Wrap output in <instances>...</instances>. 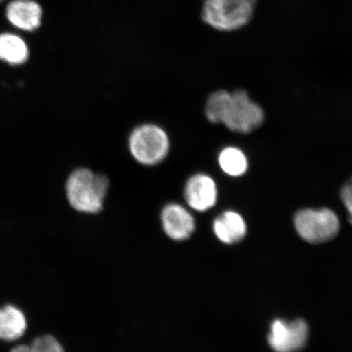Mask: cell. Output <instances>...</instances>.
I'll list each match as a JSON object with an SVG mask.
<instances>
[{"label":"cell","mask_w":352,"mask_h":352,"mask_svg":"<svg viewBox=\"0 0 352 352\" xmlns=\"http://www.w3.org/2000/svg\"><path fill=\"white\" fill-rule=\"evenodd\" d=\"M206 116L212 123H223L228 129L249 134L264 121L263 109L244 90H220L210 94L206 104Z\"/></svg>","instance_id":"obj_1"},{"label":"cell","mask_w":352,"mask_h":352,"mask_svg":"<svg viewBox=\"0 0 352 352\" xmlns=\"http://www.w3.org/2000/svg\"><path fill=\"white\" fill-rule=\"evenodd\" d=\"M109 182L104 175L88 169H78L66 183V195L70 206L79 212L96 214L102 210Z\"/></svg>","instance_id":"obj_2"},{"label":"cell","mask_w":352,"mask_h":352,"mask_svg":"<svg viewBox=\"0 0 352 352\" xmlns=\"http://www.w3.org/2000/svg\"><path fill=\"white\" fill-rule=\"evenodd\" d=\"M257 0H204L202 19L213 28L230 32L243 28L253 16Z\"/></svg>","instance_id":"obj_3"},{"label":"cell","mask_w":352,"mask_h":352,"mask_svg":"<svg viewBox=\"0 0 352 352\" xmlns=\"http://www.w3.org/2000/svg\"><path fill=\"white\" fill-rule=\"evenodd\" d=\"M294 223L299 236L311 244L333 239L340 228L337 214L329 208L298 210L294 215Z\"/></svg>","instance_id":"obj_4"},{"label":"cell","mask_w":352,"mask_h":352,"mask_svg":"<svg viewBox=\"0 0 352 352\" xmlns=\"http://www.w3.org/2000/svg\"><path fill=\"white\" fill-rule=\"evenodd\" d=\"M129 148L131 155L140 164L156 165L164 160L169 152L168 135L156 125L140 126L131 134Z\"/></svg>","instance_id":"obj_5"},{"label":"cell","mask_w":352,"mask_h":352,"mask_svg":"<svg viewBox=\"0 0 352 352\" xmlns=\"http://www.w3.org/2000/svg\"><path fill=\"white\" fill-rule=\"evenodd\" d=\"M309 328L305 320L272 321L267 341L275 352H298L307 344Z\"/></svg>","instance_id":"obj_6"},{"label":"cell","mask_w":352,"mask_h":352,"mask_svg":"<svg viewBox=\"0 0 352 352\" xmlns=\"http://www.w3.org/2000/svg\"><path fill=\"white\" fill-rule=\"evenodd\" d=\"M184 195L191 208L204 212L217 204V184L209 175L197 174L188 180Z\"/></svg>","instance_id":"obj_7"},{"label":"cell","mask_w":352,"mask_h":352,"mask_svg":"<svg viewBox=\"0 0 352 352\" xmlns=\"http://www.w3.org/2000/svg\"><path fill=\"white\" fill-rule=\"evenodd\" d=\"M162 228L170 239L176 241L188 240L195 231V219L184 206L169 204L162 211Z\"/></svg>","instance_id":"obj_8"},{"label":"cell","mask_w":352,"mask_h":352,"mask_svg":"<svg viewBox=\"0 0 352 352\" xmlns=\"http://www.w3.org/2000/svg\"><path fill=\"white\" fill-rule=\"evenodd\" d=\"M6 15L16 28L33 32L41 24L43 11L33 0H13L7 7Z\"/></svg>","instance_id":"obj_9"},{"label":"cell","mask_w":352,"mask_h":352,"mask_svg":"<svg viewBox=\"0 0 352 352\" xmlns=\"http://www.w3.org/2000/svg\"><path fill=\"white\" fill-rule=\"evenodd\" d=\"M213 231L223 243L234 245L244 239L248 227L241 214L230 210L226 211L214 219Z\"/></svg>","instance_id":"obj_10"},{"label":"cell","mask_w":352,"mask_h":352,"mask_svg":"<svg viewBox=\"0 0 352 352\" xmlns=\"http://www.w3.org/2000/svg\"><path fill=\"white\" fill-rule=\"evenodd\" d=\"M28 329V320L20 308L8 305L0 307V340L12 342L19 340Z\"/></svg>","instance_id":"obj_11"},{"label":"cell","mask_w":352,"mask_h":352,"mask_svg":"<svg viewBox=\"0 0 352 352\" xmlns=\"http://www.w3.org/2000/svg\"><path fill=\"white\" fill-rule=\"evenodd\" d=\"M29 57V50L25 42L16 34H0V60L11 65H21Z\"/></svg>","instance_id":"obj_12"},{"label":"cell","mask_w":352,"mask_h":352,"mask_svg":"<svg viewBox=\"0 0 352 352\" xmlns=\"http://www.w3.org/2000/svg\"><path fill=\"white\" fill-rule=\"evenodd\" d=\"M219 164L223 173L231 176H241L248 168V161L243 152L234 147L223 149L219 155Z\"/></svg>","instance_id":"obj_13"},{"label":"cell","mask_w":352,"mask_h":352,"mask_svg":"<svg viewBox=\"0 0 352 352\" xmlns=\"http://www.w3.org/2000/svg\"><path fill=\"white\" fill-rule=\"evenodd\" d=\"M30 346L33 352H65L61 343L50 334L34 338Z\"/></svg>","instance_id":"obj_14"},{"label":"cell","mask_w":352,"mask_h":352,"mask_svg":"<svg viewBox=\"0 0 352 352\" xmlns=\"http://www.w3.org/2000/svg\"><path fill=\"white\" fill-rule=\"evenodd\" d=\"M340 197L349 214V222L352 224V177L341 188Z\"/></svg>","instance_id":"obj_15"},{"label":"cell","mask_w":352,"mask_h":352,"mask_svg":"<svg viewBox=\"0 0 352 352\" xmlns=\"http://www.w3.org/2000/svg\"><path fill=\"white\" fill-rule=\"evenodd\" d=\"M11 352H33L30 345H19L11 350Z\"/></svg>","instance_id":"obj_16"},{"label":"cell","mask_w":352,"mask_h":352,"mask_svg":"<svg viewBox=\"0 0 352 352\" xmlns=\"http://www.w3.org/2000/svg\"><path fill=\"white\" fill-rule=\"evenodd\" d=\"M0 1H1V0H0Z\"/></svg>","instance_id":"obj_17"}]
</instances>
